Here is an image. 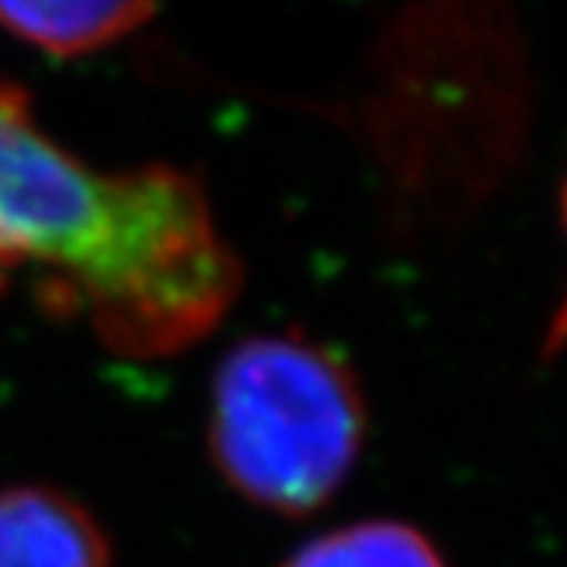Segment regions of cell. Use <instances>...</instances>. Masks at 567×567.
Returning a JSON list of instances; mask_svg holds the SVG:
<instances>
[{
  "label": "cell",
  "instance_id": "6da1fadb",
  "mask_svg": "<svg viewBox=\"0 0 567 567\" xmlns=\"http://www.w3.org/2000/svg\"><path fill=\"white\" fill-rule=\"evenodd\" d=\"M28 298L127 359L198 346L236 305L243 264L188 172L93 168L0 83V295Z\"/></svg>",
  "mask_w": 567,
  "mask_h": 567
},
{
  "label": "cell",
  "instance_id": "5b68a950",
  "mask_svg": "<svg viewBox=\"0 0 567 567\" xmlns=\"http://www.w3.org/2000/svg\"><path fill=\"white\" fill-rule=\"evenodd\" d=\"M277 567H449L427 534L400 519H362L318 534Z\"/></svg>",
  "mask_w": 567,
  "mask_h": 567
},
{
  "label": "cell",
  "instance_id": "277c9868",
  "mask_svg": "<svg viewBox=\"0 0 567 567\" xmlns=\"http://www.w3.org/2000/svg\"><path fill=\"white\" fill-rule=\"evenodd\" d=\"M157 0H0V28L49 55L72 59L110 49L137 31Z\"/></svg>",
  "mask_w": 567,
  "mask_h": 567
},
{
  "label": "cell",
  "instance_id": "7a4b0ae2",
  "mask_svg": "<svg viewBox=\"0 0 567 567\" xmlns=\"http://www.w3.org/2000/svg\"><path fill=\"white\" fill-rule=\"evenodd\" d=\"M367 424L359 377L326 342L260 332L219 359L209 455L229 489L267 513L329 506L362 455Z\"/></svg>",
  "mask_w": 567,
  "mask_h": 567
},
{
  "label": "cell",
  "instance_id": "3957f363",
  "mask_svg": "<svg viewBox=\"0 0 567 567\" xmlns=\"http://www.w3.org/2000/svg\"><path fill=\"white\" fill-rule=\"evenodd\" d=\"M0 567H113L96 516L52 485L0 489Z\"/></svg>",
  "mask_w": 567,
  "mask_h": 567
}]
</instances>
